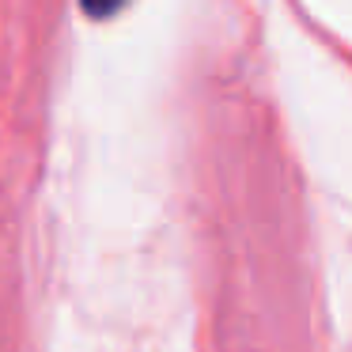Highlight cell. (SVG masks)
Listing matches in <instances>:
<instances>
[{
  "instance_id": "1",
  "label": "cell",
  "mask_w": 352,
  "mask_h": 352,
  "mask_svg": "<svg viewBox=\"0 0 352 352\" xmlns=\"http://www.w3.org/2000/svg\"><path fill=\"white\" fill-rule=\"evenodd\" d=\"M125 4H129V0H80V8L91 19H110V16H118Z\"/></svg>"
}]
</instances>
